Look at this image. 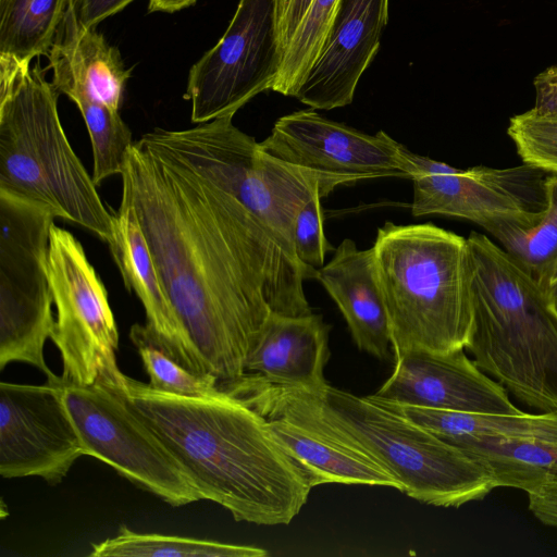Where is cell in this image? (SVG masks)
<instances>
[{
    "mask_svg": "<svg viewBox=\"0 0 557 557\" xmlns=\"http://www.w3.org/2000/svg\"><path fill=\"white\" fill-rule=\"evenodd\" d=\"M121 175L122 199L209 373L219 384L242 377L272 312H312L302 272L235 196L152 132L133 144Z\"/></svg>",
    "mask_w": 557,
    "mask_h": 557,
    "instance_id": "cell-1",
    "label": "cell"
},
{
    "mask_svg": "<svg viewBox=\"0 0 557 557\" xmlns=\"http://www.w3.org/2000/svg\"><path fill=\"white\" fill-rule=\"evenodd\" d=\"M125 394L193 479L203 499L236 521L288 524L311 486L264 418L223 392L191 398L153 389L126 375Z\"/></svg>",
    "mask_w": 557,
    "mask_h": 557,
    "instance_id": "cell-2",
    "label": "cell"
},
{
    "mask_svg": "<svg viewBox=\"0 0 557 557\" xmlns=\"http://www.w3.org/2000/svg\"><path fill=\"white\" fill-rule=\"evenodd\" d=\"M473 331L466 349L518 400L557 413V320L537 283L481 233L467 238Z\"/></svg>",
    "mask_w": 557,
    "mask_h": 557,
    "instance_id": "cell-3",
    "label": "cell"
},
{
    "mask_svg": "<svg viewBox=\"0 0 557 557\" xmlns=\"http://www.w3.org/2000/svg\"><path fill=\"white\" fill-rule=\"evenodd\" d=\"M372 249L394 356L408 349H466L473 331L467 238L432 223L387 221Z\"/></svg>",
    "mask_w": 557,
    "mask_h": 557,
    "instance_id": "cell-4",
    "label": "cell"
},
{
    "mask_svg": "<svg viewBox=\"0 0 557 557\" xmlns=\"http://www.w3.org/2000/svg\"><path fill=\"white\" fill-rule=\"evenodd\" d=\"M58 96L39 62L0 61V191L47 207L108 243L112 213L67 140Z\"/></svg>",
    "mask_w": 557,
    "mask_h": 557,
    "instance_id": "cell-5",
    "label": "cell"
},
{
    "mask_svg": "<svg viewBox=\"0 0 557 557\" xmlns=\"http://www.w3.org/2000/svg\"><path fill=\"white\" fill-rule=\"evenodd\" d=\"M319 399L326 421L381 465L407 496L458 508L496 488L482 463L373 395L358 397L329 385Z\"/></svg>",
    "mask_w": 557,
    "mask_h": 557,
    "instance_id": "cell-6",
    "label": "cell"
},
{
    "mask_svg": "<svg viewBox=\"0 0 557 557\" xmlns=\"http://www.w3.org/2000/svg\"><path fill=\"white\" fill-rule=\"evenodd\" d=\"M233 116L181 131L156 127L151 132L198 172L235 196L307 280L293 249L295 219L315 189H320L323 198L343 184L265 153L253 137L234 125Z\"/></svg>",
    "mask_w": 557,
    "mask_h": 557,
    "instance_id": "cell-7",
    "label": "cell"
},
{
    "mask_svg": "<svg viewBox=\"0 0 557 557\" xmlns=\"http://www.w3.org/2000/svg\"><path fill=\"white\" fill-rule=\"evenodd\" d=\"M55 218L47 207L0 191V369L27 363L47 382L60 379L44 352L55 323L47 272Z\"/></svg>",
    "mask_w": 557,
    "mask_h": 557,
    "instance_id": "cell-8",
    "label": "cell"
},
{
    "mask_svg": "<svg viewBox=\"0 0 557 557\" xmlns=\"http://www.w3.org/2000/svg\"><path fill=\"white\" fill-rule=\"evenodd\" d=\"M47 272L57 309L51 341L60 351L61 381L75 385L102 384L126 388L119 369V332L104 284L81 242L53 224Z\"/></svg>",
    "mask_w": 557,
    "mask_h": 557,
    "instance_id": "cell-9",
    "label": "cell"
},
{
    "mask_svg": "<svg viewBox=\"0 0 557 557\" xmlns=\"http://www.w3.org/2000/svg\"><path fill=\"white\" fill-rule=\"evenodd\" d=\"M60 386L87 456L171 506L203 499L178 459L134 409L125 389L61 380Z\"/></svg>",
    "mask_w": 557,
    "mask_h": 557,
    "instance_id": "cell-10",
    "label": "cell"
},
{
    "mask_svg": "<svg viewBox=\"0 0 557 557\" xmlns=\"http://www.w3.org/2000/svg\"><path fill=\"white\" fill-rule=\"evenodd\" d=\"M220 388L264 418L311 487L343 483L400 488L381 465L326 421L319 394L274 384L251 373L221 383Z\"/></svg>",
    "mask_w": 557,
    "mask_h": 557,
    "instance_id": "cell-11",
    "label": "cell"
},
{
    "mask_svg": "<svg viewBox=\"0 0 557 557\" xmlns=\"http://www.w3.org/2000/svg\"><path fill=\"white\" fill-rule=\"evenodd\" d=\"M413 183V216L438 214L480 225L487 233L503 225L529 227L546 208L548 172L523 163L466 170L407 149Z\"/></svg>",
    "mask_w": 557,
    "mask_h": 557,
    "instance_id": "cell-12",
    "label": "cell"
},
{
    "mask_svg": "<svg viewBox=\"0 0 557 557\" xmlns=\"http://www.w3.org/2000/svg\"><path fill=\"white\" fill-rule=\"evenodd\" d=\"M283 61L275 0H239L222 38L190 69L185 99L191 122L234 114L271 89Z\"/></svg>",
    "mask_w": 557,
    "mask_h": 557,
    "instance_id": "cell-13",
    "label": "cell"
},
{
    "mask_svg": "<svg viewBox=\"0 0 557 557\" xmlns=\"http://www.w3.org/2000/svg\"><path fill=\"white\" fill-rule=\"evenodd\" d=\"M271 157L338 180L343 185L377 177H410L407 147L385 132L373 135L329 120L313 109L280 117L259 143Z\"/></svg>",
    "mask_w": 557,
    "mask_h": 557,
    "instance_id": "cell-14",
    "label": "cell"
},
{
    "mask_svg": "<svg viewBox=\"0 0 557 557\" xmlns=\"http://www.w3.org/2000/svg\"><path fill=\"white\" fill-rule=\"evenodd\" d=\"M60 380L44 385L0 383V474L60 483L86 455L65 406Z\"/></svg>",
    "mask_w": 557,
    "mask_h": 557,
    "instance_id": "cell-15",
    "label": "cell"
},
{
    "mask_svg": "<svg viewBox=\"0 0 557 557\" xmlns=\"http://www.w3.org/2000/svg\"><path fill=\"white\" fill-rule=\"evenodd\" d=\"M394 357L393 373L373 394L376 398L436 410L523 413L505 387L483 372L465 349H408Z\"/></svg>",
    "mask_w": 557,
    "mask_h": 557,
    "instance_id": "cell-16",
    "label": "cell"
},
{
    "mask_svg": "<svg viewBox=\"0 0 557 557\" xmlns=\"http://www.w3.org/2000/svg\"><path fill=\"white\" fill-rule=\"evenodd\" d=\"M388 21V0H339L323 47L295 98L311 109L352 102Z\"/></svg>",
    "mask_w": 557,
    "mask_h": 557,
    "instance_id": "cell-17",
    "label": "cell"
},
{
    "mask_svg": "<svg viewBox=\"0 0 557 557\" xmlns=\"http://www.w3.org/2000/svg\"><path fill=\"white\" fill-rule=\"evenodd\" d=\"M107 244L126 289L137 295L145 309L146 324H135L137 330L182 367L196 374H210L168 295L135 210L124 199L112 213Z\"/></svg>",
    "mask_w": 557,
    "mask_h": 557,
    "instance_id": "cell-18",
    "label": "cell"
},
{
    "mask_svg": "<svg viewBox=\"0 0 557 557\" xmlns=\"http://www.w3.org/2000/svg\"><path fill=\"white\" fill-rule=\"evenodd\" d=\"M329 330L321 314L272 312L250 346L245 373L323 394L329 386L324 377L330 357Z\"/></svg>",
    "mask_w": 557,
    "mask_h": 557,
    "instance_id": "cell-19",
    "label": "cell"
},
{
    "mask_svg": "<svg viewBox=\"0 0 557 557\" xmlns=\"http://www.w3.org/2000/svg\"><path fill=\"white\" fill-rule=\"evenodd\" d=\"M315 280L338 306L358 348L391 359V325L372 247L358 249L352 239H343L332 259L317 270Z\"/></svg>",
    "mask_w": 557,
    "mask_h": 557,
    "instance_id": "cell-20",
    "label": "cell"
},
{
    "mask_svg": "<svg viewBox=\"0 0 557 557\" xmlns=\"http://www.w3.org/2000/svg\"><path fill=\"white\" fill-rule=\"evenodd\" d=\"M53 73L78 82L95 99L117 110L131 71L115 47L107 44L95 27L83 26L70 0L48 54Z\"/></svg>",
    "mask_w": 557,
    "mask_h": 557,
    "instance_id": "cell-21",
    "label": "cell"
},
{
    "mask_svg": "<svg viewBox=\"0 0 557 557\" xmlns=\"http://www.w3.org/2000/svg\"><path fill=\"white\" fill-rule=\"evenodd\" d=\"M377 399L444 441L455 437H478L557 444V413L554 412L520 414L459 412Z\"/></svg>",
    "mask_w": 557,
    "mask_h": 557,
    "instance_id": "cell-22",
    "label": "cell"
},
{
    "mask_svg": "<svg viewBox=\"0 0 557 557\" xmlns=\"http://www.w3.org/2000/svg\"><path fill=\"white\" fill-rule=\"evenodd\" d=\"M482 463L495 487L525 493L557 479V444L539 441L455 437L446 441Z\"/></svg>",
    "mask_w": 557,
    "mask_h": 557,
    "instance_id": "cell-23",
    "label": "cell"
},
{
    "mask_svg": "<svg viewBox=\"0 0 557 557\" xmlns=\"http://www.w3.org/2000/svg\"><path fill=\"white\" fill-rule=\"evenodd\" d=\"M70 0H0V61L48 55Z\"/></svg>",
    "mask_w": 557,
    "mask_h": 557,
    "instance_id": "cell-24",
    "label": "cell"
},
{
    "mask_svg": "<svg viewBox=\"0 0 557 557\" xmlns=\"http://www.w3.org/2000/svg\"><path fill=\"white\" fill-rule=\"evenodd\" d=\"M54 88L79 109L87 126L94 157L92 180L98 186L106 178L122 174L126 156L133 146L132 132L117 110L95 99L76 81L64 75H53Z\"/></svg>",
    "mask_w": 557,
    "mask_h": 557,
    "instance_id": "cell-25",
    "label": "cell"
},
{
    "mask_svg": "<svg viewBox=\"0 0 557 557\" xmlns=\"http://www.w3.org/2000/svg\"><path fill=\"white\" fill-rule=\"evenodd\" d=\"M545 194L546 208L536 223L503 225L490 233L543 292L557 273V173L547 174Z\"/></svg>",
    "mask_w": 557,
    "mask_h": 557,
    "instance_id": "cell-26",
    "label": "cell"
},
{
    "mask_svg": "<svg viewBox=\"0 0 557 557\" xmlns=\"http://www.w3.org/2000/svg\"><path fill=\"white\" fill-rule=\"evenodd\" d=\"M268 552L246 545L184 536L138 533L125 525L119 533L91 544V557H263Z\"/></svg>",
    "mask_w": 557,
    "mask_h": 557,
    "instance_id": "cell-27",
    "label": "cell"
},
{
    "mask_svg": "<svg viewBox=\"0 0 557 557\" xmlns=\"http://www.w3.org/2000/svg\"><path fill=\"white\" fill-rule=\"evenodd\" d=\"M339 0H312L288 48L271 90L295 97L323 47Z\"/></svg>",
    "mask_w": 557,
    "mask_h": 557,
    "instance_id": "cell-28",
    "label": "cell"
},
{
    "mask_svg": "<svg viewBox=\"0 0 557 557\" xmlns=\"http://www.w3.org/2000/svg\"><path fill=\"white\" fill-rule=\"evenodd\" d=\"M129 337L149 376L148 384L153 389L191 398H211L223 394L214 375L196 374L182 367L147 341L135 324L131 329Z\"/></svg>",
    "mask_w": 557,
    "mask_h": 557,
    "instance_id": "cell-29",
    "label": "cell"
},
{
    "mask_svg": "<svg viewBox=\"0 0 557 557\" xmlns=\"http://www.w3.org/2000/svg\"><path fill=\"white\" fill-rule=\"evenodd\" d=\"M507 134L523 163L557 173V116L530 109L510 117Z\"/></svg>",
    "mask_w": 557,
    "mask_h": 557,
    "instance_id": "cell-30",
    "label": "cell"
},
{
    "mask_svg": "<svg viewBox=\"0 0 557 557\" xmlns=\"http://www.w3.org/2000/svg\"><path fill=\"white\" fill-rule=\"evenodd\" d=\"M321 198L320 189H315L293 226L294 253L307 280L315 278L317 270L324 265L325 255L334 250L324 233Z\"/></svg>",
    "mask_w": 557,
    "mask_h": 557,
    "instance_id": "cell-31",
    "label": "cell"
},
{
    "mask_svg": "<svg viewBox=\"0 0 557 557\" xmlns=\"http://www.w3.org/2000/svg\"><path fill=\"white\" fill-rule=\"evenodd\" d=\"M312 0H275L276 25L283 57Z\"/></svg>",
    "mask_w": 557,
    "mask_h": 557,
    "instance_id": "cell-32",
    "label": "cell"
},
{
    "mask_svg": "<svg viewBox=\"0 0 557 557\" xmlns=\"http://www.w3.org/2000/svg\"><path fill=\"white\" fill-rule=\"evenodd\" d=\"M530 512L544 525L557 528V479L527 493Z\"/></svg>",
    "mask_w": 557,
    "mask_h": 557,
    "instance_id": "cell-33",
    "label": "cell"
},
{
    "mask_svg": "<svg viewBox=\"0 0 557 557\" xmlns=\"http://www.w3.org/2000/svg\"><path fill=\"white\" fill-rule=\"evenodd\" d=\"M533 85L535 103L532 110L540 114L557 116V64L539 73Z\"/></svg>",
    "mask_w": 557,
    "mask_h": 557,
    "instance_id": "cell-34",
    "label": "cell"
},
{
    "mask_svg": "<svg viewBox=\"0 0 557 557\" xmlns=\"http://www.w3.org/2000/svg\"><path fill=\"white\" fill-rule=\"evenodd\" d=\"M78 22L95 27L99 22L121 11L134 0H72Z\"/></svg>",
    "mask_w": 557,
    "mask_h": 557,
    "instance_id": "cell-35",
    "label": "cell"
},
{
    "mask_svg": "<svg viewBox=\"0 0 557 557\" xmlns=\"http://www.w3.org/2000/svg\"><path fill=\"white\" fill-rule=\"evenodd\" d=\"M196 0H149L150 11L174 12L189 7Z\"/></svg>",
    "mask_w": 557,
    "mask_h": 557,
    "instance_id": "cell-36",
    "label": "cell"
},
{
    "mask_svg": "<svg viewBox=\"0 0 557 557\" xmlns=\"http://www.w3.org/2000/svg\"><path fill=\"white\" fill-rule=\"evenodd\" d=\"M548 308L552 314L557 320V273L549 282L546 290L544 292Z\"/></svg>",
    "mask_w": 557,
    "mask_h": 557,
    "instance_id": "cell-37",
    "label": "cell"
}]
</instances>
